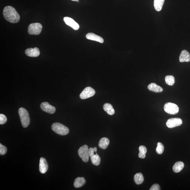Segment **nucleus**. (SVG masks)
<instances>
[{
    "label": "nucleus",
    "mask_w": 190,
    "mask_h": 190,
    "mask_svg": "<svg viewBox=\"0 0 190 190\" xmlns=\"http://www.w3.org/2000/svg\"><path fill=\"white\" fill-rule=\"evenodd\" d=\"M164 151V147L162 144L159 142L157 144V147L156 149V151L158 154L161 155L163 153Z\"/></svg>",
    "instance_id": "obj_25"
},
{
    "label": "nucleus",
    "mask_w": 190,
    "mask_h": 190,
    "mask_svg": "<svg viewBox=\"0 0 190 190\" xmlns=\"http://www.w3.org/2000/svg\"><path fill=\"white\" fill-rule=\"evenodd\" d=\"M51 129L55 133L61 136L67 135L69 133V129L67 127L59 123H54L52 125Z\"/></svg>",
    "instance_id": "obj_2"
},
{
    "label": "nucleus",
    "mask_w": 190,
    "mask_h": 190,
    "mask_svg": "<svg viewBox=\"0 0 190 190\" xmlns=\"http://www.w3.org/2000/svg\"><path fill=\"white\" fill-rule=\"evenodd\" d=\"M183 124V121L179 118H172L168 120L166 123V125L169 128L178 127L181 125Z\"/></svg>",
    "instance_id": "obj_8"
},
{
    "label": "nucleus",
    "mask_w": 190,
    "mask_h": 190,
    "mask_svg": "<svg viewBox=\"0 0 190 190\" xmlns=\"http://www.w3.org/2000/svg\"><path fill=\"white\" fill-rule=\"evenodd\" d=\"M95 92L92 88L88 87H86L82 92L80 95V98L82 99H85L93 96L95 95Z\"/></svg>",
    "instance_id": "obj_7"
},
{
    "label": "nucleus",
    "mask_w": 190,
    "mask_h": 190,
    "mask_svg": "<svg viewBox=\"0 0 190 190\" xmlns=\"http://www.w3.org/2000/svg\"><path fill=\"white\" fill-rule=\"evenodd\" d=\"M89 150L88 146L85 145L80 147L78 151L79 157L85 162H87L89 160Z\"/></svg>",
    "instance_id": "obj_6"
},
{
    "label": "nucleus",
    "mask_w": 190,
    "mask_h": 190,
    "mask_svg": "<svg viewBox=\"0 0 190 190\" xmlns=\"http://www.w3.org/2000/svg\"><path fill=\"white\" fill-rule=\"evenodd\" d=\"M63 20L67 25L72 28L73 29L77 31L79 29V24L76 22L72 19L69 17H65L64 18Z\"/></svg>",
    "instance_id": "obj_10"
},
{
    "label": "nucleus",
    "mask_w": 190,
    "mask_h": 190,
    "mask_svg": "<svg viewBox=\"0 0 190 190\" xmlns=\"http://www.w3.org/2000/svg\"><path fill=\"white\" fill-rule=\"evenodd\" d=\"M41 109L46 113L52 114L55 113V108L53 106L50 105L48 102H43L40 105Z\"/></svg>",
    "instance_id": "obj_9"
},
{
    "label": "nucleus",
    "mask_w": 190,
    "mask_h": 190,
    "mask_svg": "<svg viewBox=\"0 0 190 190\" xmlns=\"http://www.w3.org/2000/svg\"><path fill=\"white\" fill-rule=\"evenodd\" d=\"M7 121V118L4 115L1 114L0 115V124L1 125L4 124Z\"/></svg>",
    "instance_id": "obj_27"
},
{
    "label": "nucleus",
    "mask_w": 190,
    "mask_h": 190,
    "mask_svg": "<svg viewBox=\"0 0 190 190\" xmlns=\"http://www.w3.org/2000/svg\"><path fill=\"white\" fill-rule=\"evenodd\" d=\"M110 143L109 140L107 138H102L99 141L98 145L100 148L103 149H105L108 146Z\"/></svg>",
    "instance_id": "obj_16"
},
{
    "label": "nucleus",
    "mask_w": 190,
    "mask_h": 190,
    "mask_svg": "<svg viewBox=\"0 0 190 190\" xmlns=\"http://www.w3.org/2000/svg\"><path fill=\"white\" fill-rule=\"evenodd\" d=\"M19 113L22 125L24 128L27 127L29 126L30 122L28 113L26 110L21 107L19 109Z\"/></svg>",
    "instance_id": "obj_3"
},
{
    "label": "nucleus",
    "mask_w": 190,
    "mask_h": 190,
    "mask_svg": "<svg viewBox=\"0 0 190 190\" xmlns=\"http://www.w3.org/2000/svg\"><path fill=\"white\" fill-rule=\"evenodd\" d=\"M148 89L149 91L155 93H161L163 91V89L160 86L155 83H152L148 86Z\"/></svg>",
    "instance_id": "obj_15"
},
{
    "label": "nucleus",
    "mask_w": 190,
    "mask_h": 190,
    "mask_svg": "<svg viewBox=\"0 0 190 190\" xmlns=\"http://www.w3.org/2000/svg\"><path fill=\"white\" fill-rule=\"evenodd\" d=\"M103 109L110 115H113L115 113V110L113 106L110 104H105L103 106Z\"/></svg>",
    "instance_id": "obj_18"
},
{
    "label": "nucleus",
    "mask_w": 190,
    "mask_h": 190,
    "mask_svg": "<svg viewBox=\"0 0 190 190\" xmlns=\"http://www.w3.org/2000/svg\"><path fill=\"white\" fill-rule=\"evenodd\" d=\"M184 167V164L183 162L179 161L176 162L173 167V171L174 172L178 173L180 172Z\"/></svg>",
    "instance_id": "obj_19"
},
{
    "label": "nucleus",
    "mask_w": 190,
    "mask_h": 190,
    "mask_svg": "<svg viewBox=\"0 0 190 190\" xmlns=\"http://www.w3.org/2000/svg\"><path fill=\"white\" fill-rule=\"evenodd\" d=\"M85 183V180L83 177H78L75 180L74 183V187L76 188H80L83 186Z\"/></svg>",
    "instance_id": "obj_17"
},
{
    "label": "nucleus",
    "mask_w": 190,
    "mask_h": 190,
    "mask_svg": "<svg viewBox=\"0 0 190 190\" xmlns=\"http://www.w3.org/2000/svg\"><path fill=\"white\" fill-rule=\"evenodd\" d=\"M164 109L166 113L171 115L177 114L179 110L177 105L171 103H166L164 105Z\"/></svg>",
    "instance_id": "obj_5"
},
{
    "label": "nucleus",
    "mask_w": 190,
    "mask_h": 190,
    "mask_svg": "<svg viewBox=\"0 0 190 190\" xmlns=\"http://www.w3.org/2000/svg\"><path fill=\"white\" fill-rule=\"evenodd\" d=\"M90 157L92 163L93 165L98 166L100 165L101 161V158L97 153Z\"/></svg>",
    "instance_id": "obj_22"
},
{
    "label": "nucleus",
    "mask_w": 190,
    "mask_h": 190,
    "mask_svg": "<svg viewBox=\"0 0 190 190\" xmlns=\"http://www.w3.org/2000/svg\"><path fill=\"white\" fill-rule=\"evenodd\" d=\"M179 61L181 63L190 61V54L189 52L186 50L181 51L179 57Z\"/></svg>",
    "instance_id": "obj_13"
},
{
    "label": "nucleus",
    "mask_w": 190,
    "mask_h": 190,
    "mask_svg": "<svg viewBox=\"0 0 190 190\" xmlns=\"http://www.w3.org/2000/svg\"><path fill=\"white\" fill-rule=\"evenodd\" d=\"M3 15L6 20L11 23L19 22L20 19L19 14L15 8L11 6H8L5 7L3 10Z\"/></svg>",
    "instance_id": "obj_1"
},
{
    "label": "nucleus",
    "mask_w": 190,
    "mask_h": 190,
    "mask_svg": "<svg viewBox=\"0 0 190 190\" xmlns=\"http://www.w3.org/2000/svg\"><path fill=\"white\" fill-rule=\"evenodd\" d=\"M134 180L136 184L137 185L141 184L142 183H143L144 180L142 174L141 173L136 174L134 176Z\"/></svg>",
    "instance_id": "obj_21"
},
{
    "label": "nucleus",
    "mask_w": 190,
    "mask_h": 190,
    "mask_svg": "<svg viewBox=\"0 0 190 190\" xmlns=\"http://www.w3.org/2000/svg\"><path fill=\"white\" fill-rule=\"evenodd\" d=\"M48 167L47 162L44 158H41L39 164V170L42 174H45L48 171Z\"/></svg>",
    "instance_id": "obj_12"
},
{
    "label": "nucleus",
    "mask_w": 190,
    "mask_h": 190,
    "mask_svg": "<svg viewBox=\"0 0 190 190\" xmlns=\"http://www.w3.org/2000/svg\"><path fill=\"white\" fill-rule=\"evenodd\" d=\"M77 1V3H79V1Z\"/></svg>",
    "instance_id": "obj_32"
},
{
    "label": "nucleus",
    "mask_w": 190,
    "mask_h": 190,
    "mask_svg": "<svg viewBox=\"0 0 190 190\" xmlns=\"http://www.w3.org/2000/svg\"><path fill=\"white\" fill-rule=\"evenodd\" d=\"M95 152L94 151V148H90L89 150V156L91 157L92 156L94 155H95Z\"/></svg>",
    "instance_id": "obj_29"
},
{
    "label": "nucleus",
    "mask_w": 190,
    "mask_h": 190,
    "mask_svg": "<svg viewBox=\"0 0 190 190\" xmlns=\"http://www.w3.org/2000/svg\"><path fill=\"white\" fill-rule=\"evenodd\" d=\"M42 26L39 23L31 24L28 28V33L30 35H38L41 32Z\"/></svg>",
    "instance_id": "obj_4"
},
{
    "label": "nucleus",
    "mask_w": 190,
    "mask_h": 190,
    "mask_svg": "<svg viewBox=\"0 0 190 190\" xmlns=\"http://www.w3.org/2000/svg\"><path fill=\"white\" fill-rule=\"evenodd\" d=\"M94 151L95 152V153H96L97 151V148L96 147H95L94 148Z\"/></svg>",
    "instance_id": "obj_30"
},
{
    "label": "nucleus",
    "mask_w": 190,
    "mask_h": 190,
    "mask_svg": "<svg viewBox=\"0 0 190 190\" xmlns=\"http://www.w3.org/2000/svg\"><path fill=\"white\" fill-rule=\"evenodd\" d=\"M165 0H154V7L156 11H160L162 8Z\"/></svg>",
    "instance_id": "obj_20"
},
{
    "label": "nucleus",
    "mask_w": 190,
    "mask_h": 190,
    "mask_svg": "<svg viewBox=\"0 0 190 190\" xmlns=\"http://www.w3.org/2000/svg\"><path fill=\"white\" fill-rule=\"evenodd\" d=\"M165 80V83L168 85L173 86L175 83V77L173 76L167 75L166 76Z\"/></svg>",
    "instance_id": "obj_24"
},
{
    "label": "nucleus",
    "mask_w": 190,
    "mask_h": 190,
    "mask_svg": "<svg viewBox=\"0 0 190 190\" xmlns=\"http://www.w3.org/2000/svg\"><path fill=\"white\" fill-rule=\"evenodd\" d=\"M86 38L88 39L91 40L99 42V43H103L104 42V40L102 37L95 34L93 33H89L86 36Z\"/></svg>",
    "instance_id": "obj_14"
},
{
    "label": "nucleus",
    "mask_w": 190,
    "mask_h": 190,
    "mask_svg": "<svg viewBox=\"0 0 190 190\" xmlns=\"http://www.w3.org/2000/svg\"><path fill=\"white\" fill-rule=\"evenodd\" d=\"M7 151V148L4 146L0 144V155H3L5 154Z\"/></svg>",
    "instance_id": "obj_26"
},
{
    "label": "nucleus",
    "mask_w": 190,
    "mask_h": 190,
    "mask_svg": "<svg viewBox=\"0 0 190 190\" xmlns=\"http://www.w3.org/2000/svg\"><path fill=\"white\" fill-rule=\"evenodd\" d=\"M25 54L31 57H37L40 55L39 50L38 48L35 47L34 48H29L26 49Z\"/></svg>",
    "instance_id": "obj_11"
},
{
    "label": "nucleus",
    "mask_w": 190,
    "mask_h": 190,
    "mask_svg": "<svg viewBox=\"0 0 190 190\" xmlns=\"http://www.w3.org/2000/svg\"><path fill=\"white\" fill-rule=\"evenodd\" d=\"M161 190L160 187L159 185L155 184L152 186L150 190Z\"/></svg>",
    "instance_id": "obj_28"
},
{
    "label": "nucleus",
    "mask_w": 190,
    "mask_h": 190,
    "mask_svg": "<svg viewBox=\"0 0 190 190\" xmlns=\"http://www.w3.org/2000/svg\"><path fill=\"white\" fill-rule=\"evenodd\" d=\"M71 1H79V0H71Z\"/></svg>",
    "instance_id": "obj_31"
},
{
    "label": "nucleus",
    "mask_w": 190,
    "mask_h": 190,
    "mask_svg": "<svg viewBox=\"0 0 190 190\" xmlns=\"http://www.w3.org/2000/svg\"><path fill=\"white\" fill-rule=\"evenodd\" d=\"M139 157L140 158V159H145L146 157V153L147 152L146 148L144 146L142 145L139 147Z\"/></svg>",
    "instance_id": "obj_23"
}]
</instances>
